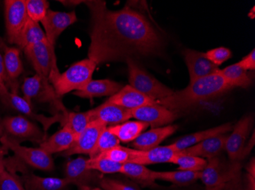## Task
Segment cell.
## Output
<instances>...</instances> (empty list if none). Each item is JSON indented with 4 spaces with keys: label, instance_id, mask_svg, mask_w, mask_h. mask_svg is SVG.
Wrapping results in <instances>:
<instances>
[{
    "label": "cell",
    "instance_id": "17",
    "mask_svg": "<svg viewBox=\"0 0 255 190\" xmlns=\"http://www.w3.org/2000/svg\"><path fill=\"white\" fill-rule=\"evenodd\" d=\"M183 57L188 68L190 82L219 72V67L206 57L205 53L187 49L183 51Z\"/></svg>",
    "mask_w": 255,
    "mask_h": 190
},
{
    "label": "cell",
    "instance_id": "41",
    "mask_svg": "<svg viewBox=\"0 0 255 190\" xmlns=\"http://www.w3.org/2000/svg\"><path fill=\"white\" fill-rule=\"evenodd\" d=\"M99 184H100V188L103 189V190H139L133 186L128 185L117 180L110 179V178L102 177Z\"/></svg>",
    "mask_w": 255,
    "mask_h": 190
},
{
    "label": "cell",
    "instance_id": "38",
    "mask_svg": "<svg viewBox=\"0 0 255 190\" xmlns=\"http://www.w3.org/2000/svg\"><path fill=\"white\" fill-rule=\"evenodd\" d=\"M28 18L36 22H41L49 10V2L46 0H25Z\"/></svg>",
    "mask_w": 255,
    "mask_h": 190
},
{
    "label": "cell",
    "instance_id": "44",
    "mask_svg": "<svg viewBox=\"0 0 255 190\" xmlns=\"http://www.w3.org/2000/svg\"><path fill=\"white\" fill-rule=\"evenodd\" d=\"M238 190H255V178L247 174L246 183L244 187H239Z\"/></svg>",
    "mask_w": 255,
    "mask_h": 190
},
{
    "label": "cell",
    "instance_id": "21",
    "mask_svg": "<svg viewBox=\"0 0 255 190\" xmlns=\"http://www.w3.org/2000/svg\"><path fill=\"white\" fill-rule=\"evenodd\" d=\"M227 137V134L216 135V136L207 138L190 148L182 150L179 152L182 154H190V155L200 157L202 158H208V159L215 158V157L219 156V154L224 151L225 144H226Z\"/></svg>",
    "mask_w": 255,
    "mask_h": 190
},
{
    "label": "cell",
    "instance_id": "9",
    "mask_svg": "<svg viewBox=\"0 0 255 190\" xmlns=\"http://www.w3.org/2000/svg\"><path fill=\"white\" fill-rule=\"evenodd\" d=\"M4 133L17 140H28V141L41 144L46 139L45 132L22 116L5 117L2 121Z\"/></svg>",
    "mask_w": 255,
    "mask_h": 190
},
{
    "label": "cell",
    "instance_id": "28",
    "mask_svg": "<svg viewBox=\"0 0 255 190\" xmlns=\"http://www.w3.org/2000/svg\"><path fill=\"white\" fill-rule=\"evenodd\" d=\"M201 171H153L152 177L154 181H162L171 183L174 185L185 187L193 184L200 179Z\"/></svg>",
    "mask_w": 255,
    "mask_h": 190
},
{
    "label": "cell",
    "instance_id": "35",
    "mask_svg": "<svg viewBox=\"0 0 255 190\" xmlns=\"http://www.w3.org/2000/svg\"><path fill=\"white\" fill-rule=\"evenodd\" d=\"M137 150L118 145L99 155L97 158H106L113 162L124 164L131 163L137 154Z\"/></svg>",
    "mask_w": 255,
    "mask_h": 190
},
{
    "label": "cell",
    "instance_id": "11",
    "mask_svg": "<svg viewBox=\"0 0 255 190\" xmlns=\"http://www.w3.org/2000/svg\"><path fill=\"white\" fill-rule=\"evenodd\" d=\"M87 159L79 157L69 161L65 167V178L75 185L79 190H90L96 182H100L101 176L99 172L87 168Z\"/></svg>",
    "mask_w": 255,
    "mask_h": 190
},
{
    "label": "cell",
    "instance_id": "37",
    "mask_svg": "<svg viewBox=\"0 0 255 190\" xmlns=\"http://www.w3.org/2000/svg\"><path fill=\"white\" fill-rule=\"evenodd\" d=\"M87 165L90 169L103 174H121L123 168V164L101 158L87 159Z\"/></svg>",
    "mask_w": 255,
    "mask_h": 190
},
{
    "label": "cell",
    "instance_id": "4",
    "mask_svg": "<svg viewBox=\"0 0 255 190\" xmlns=\"http://www.w3.org/2000/svg\"><path fill=\"white\" fill-rule=\"evenodd\" d=\"M37 75L51 83L59 76L54 47L47 41L33 44L23 50Z\"/></svg>",
    "mask_w": 255,
    "mask_h": 190
},
{
    "label": "cell",
    "instance_id": "2",
    "mask_svg": "<svg viewBox=\"0 0 255 190\" xmlns=\"http://www.w3.org/2000/svg\"><path fill=\"white\" fill-rule=\"evenodd\" d=\"M232 87L219 72L199 78L190 82L188 86L181 91L157 101L160 105L170 111L189 109L197 104L214 99L227 92Z\"/></svg>",
    "mask_w": 255,
    "mask_h": 190
},
{
    "label": "cell",
    "instance_id": "3",
    "mask_svg": "<svg viewBox=\"0 0 255 190\" xmlns=\"http://www.w3.org/2000/svg\"><path fill=\"white\" fill-rule=\"evenodd\" d=\"M97 63L90 59H84L73 64L64 73L51 81L58 98L71 91L82 89L92 80Z\"/></svg>",
    "mask_w": 255,
    "mask_h": 190
},
{
    "label": "cell",
    "instance_id": "29",
    "mask_svg": "<svg viewBox=\"0 0 255 190\" xmlns=\"http://www.w3.org/2000/svg\"><path fill=\"white\" fill-rule=\"evenodd\" d=\"M44 41H47L45 33L40 26L39 23L28 18L21 30L15 45L24 50L29 46Z\"/></svg>",
    "mask_w": 255,
    "mask_h": 190
},
{
    "label": "cell",
    "instance_id": "15",
    "mask_svg": "<svg viewBox=\"0 0 255 190\" xmlns=\"http://www.w3.org/2000/svg\"><path fill=\"white\" fill-rule=\"evenodd\" d=\"M106 127H107L99 121H92L84 132L77 137L72 146L61 153L60 155L64 157L71 156L74 154L90 155L97 145L100 134Z\"/></svg>",
    "mask_w": 255,
    "mask_h": 190
},
{
    "label": "cell",
    "instance_id": "40",
    "mask_svg": "<svg viewBox=\"0 0 255 190\" xmlns=\"http://www.w3.org/2000/svg\"><path fill=\"white\" fill-rule=\"evenodd\" d=\"M205 54H206V57L218 67L232 57V52L230 50L223 47L210 50Z\"/></svg>",
    "mask_w": 255,
    "mask_h": 190
},
{
    "label": "cell",
    "instance_id": "13",
    "mask_svg": "<svg viewBox=\"0 0 255 190\" xmlns=\"http://www.w3.org/2000/svg\"><path fill=\"white\" fill-rule=\"evenodd\" d=\"M75 11L71 12L53 11L49 9L44 19L41 21L49 44L54 47L56 41L68 27L77 22Z\"/></svg>",
    "mask_w": 255,
    "mask_h": 190
},
{
    "label": "cell",
    "instance_id": "32",
    "mask_svg": "<svg viewBox=\"0 0 255 190\" xmlns=\"http://www.w3.org/2000/svg\"><path fill=\"white\" fill-rule=\"evenodd\" d=\"M91 123L90 112H67L62 114L60 124L63 127H68L77 137L84 132Z\"/></svg>",
    "mask_w": 255,
    "mask_h": 190
},
{
    "label": "cell",
    "instance_id": "25",
    "mask_svg": "<svg viewBox=\"0 0 255 190\" xmlns=\"http://www.w3.org/2000/svg\"><path fill=\"white\" fill-rule=\"evenodd\" d=\"M25 190H67L71 185L65 177H43L26 174L23 179Z\"/></svg>",
    "mask_w": 255,
    "mask_h": 190
},
{
    "label": "cell",
    "instance_id": "20",
    "mask_svg": "<svg viewBox=\"0 0 255 190\" xmlns=\"http://www.w3.org/2000/svg\"><path fill=\"white\" fill-rule=\"evenodd\" d=\"M108 101L130 111L143 106L157 104V101L146 96L145 94L134 89L131 85L123 87L119 92L110 97Z\"/></svg>",
    "mask_w": 255,
    "mask_h": 190
},
{
    "label": "cell",
    "instance_id": "36",
    "mask_svg": "<svg viewBox=\"0 0 255 190\" xmlns=\"http://www.w3.org/2000/svg\"><path fill=\"white\" fill-rule=\"evenodd\" d=\"M120 145V139L116 135H113L112 132H110L108 127H106L100 134L95 148L90 153L89 156H90V158H97L103 153Z\"/></svg>",
    "mask_w": 255,
    "mask_h": 190
},
{
    "label": "cell",
    "instance_id": "47",
    "mask_svg": "<svg viewBox=\"0 0 255 190\" xmlns=\"http://www.w3.org/2000/svg\"><path fill=\"white\" fill-rule=\"evenodd\" d=\"M246 171H247L248 174L252 176V177L255 178V158H252V161L249 162L246 167Z\"/></svg>",
    "mask_w": 255,
    "mask_h": 190
},
{
    "label": "cell",
    "instance_id": "22",
    "mask_svg": "<svg viewBox=\"0 0 255 190\" xmlns=\"http://www.w3.org/2000/svg\"><path fill=\"white\" fill-rule=\"evenodd\" d=\"M123 85L117 81L109 79L93 80L82 89L74 91V95L82 98H97V97L110 96L120 91Z\"/></svg>",
    "mask_w": 255,
    "mask_h": 190
},
{
    "label": "cell",
    "instance_id": "43",
    "mask_svg": "<svg viewBox=\"0 0 255 190\" xmlns=\"http://www.w3.org/2000/svg\"><path fill=\"white\" fill-rule=\"evenodd\" d=\"M239 65L242 67L243 69L248 71V70L255 69V49L252 50L251 53H249L247 56L242 59L240 62L238 63Z\"/></svg>",
    "mask_w": 255,
    "mask_h": 190
},
{
    "label": "cell",
    "instance_id": "27",
    "mask_svg": "<svg viewBox=\"0 0 255 190\" xmlns=\"http://www.w3.org/2000/svg\"><path fill=\"white\" fill-rule=\"evenodd\" d=\"M149 126L141 121H126L118 125L108 127L110 132L120 139V142H132L148 128Z\"/></svg>",
    "mask_w": 255,
    "mask_h": 190
},
{
    "label": "cell",
    "instance_id": "5",
    "mask_svg": "<svg viewBox=\"0 0 255 190\" xmlns=\"http://www.w3.org/2000/svg\"><path fill=\"white\" fill-rule=\"evenodd\" d=\"M128 69L129 85L146 96L157 101L167 98L174 91L146 72L134 60L126 61Z\"/></svg>",
    "mask_w": 255,
    "mask_h": 190
},
{
    "label": "cell",
    "instance_id": "50",
    "mask_svg": "<svg viewBox=\"0 0 255 190\" xmlns=\"http://www.w3.org/2000/svg\"><path fill=\"white\" fill-rule=\"evenodd\" d=\"M90 190H103V189L100 188V187H95V188H92Z\"/></svg>",
    "mask_w": 255,
    "mask_h": 190
},
{
    "label": "cell",
    "instance_id": "26",
    "mask_svg": "<svg viewBox=\"0 0 255 190\" xmlns=\"http://www.w3.org/2000/svg\"><path fill=\"white\" fill-rule=\"evenodd\" d=\"M177 151L172 149L169 145L158 146L147 151H138L131 163L150 165V164L172 163Z\"/></svg>",
    "mask_w": 255,
    "mask_h": 190
},
{
    "label": "cell",
    "instance_id": "31",
    "mask_svg": "<svg viewBox=\"0 0 255 190\" xmlns=\"http://www.w3.org/2000/svg\"><path fill=\"white\" fill-rule=\"evenodd\" d=\"M218 72L224 78L232 88L240 87L247 88L252 84V78L247 73V71L243 69L238 63L229 65L223 69H219Z\"/></svg>",
    "mask_w": 255,
    "mask_h": 190
},
{
    "label": "cell",
    "instance_id": "8",
    "mask_svg": "<svg viewBox=\"0 0 255 190\" xmlns=\"http://www.w3.org/2000/svg\"><path fill=\"white\" fill-rule=\"evenodd\" d=\"M21 90L24 98L29 104H31L32 101L49 103L57 111V114L67 112L61 98L57 96L51 83L44 81L37 74L34 76L25 78L21 85Z\"/></svg>",
    "mask_w": 255,
    "mask_h": 190
},
{
    "label": "cell",
    "instance_id": "45",
    "mask_svg": "<svg viewBox=\"0 0 255 190\" xmlns=\"http://www.w3.org/2000/svg\"><path fill=\"white\" fill-rule=\"evenodd\" d=\"M254 145H255V132H253V134H252V140L249 141L246 143V146H245L244 150H243V152L242 154V158H241V161L242 159H244L246 156L249 155V153L252 151V148H253Z\"/></svg>",
    "mask_w": 255,
    "mask_h": 190
},
{
    "label": "cell",
    "instance_id": "19",
    "mask_svg": "<svg viewBox=\"0 0 255 190\" xmlns=\"http://www.w3.org/2000/svg\"><path fill=\"white\" fill-rule=\"evenodd\" d=\"M177 125H168L165 127L152 128L141 133L134 141L131 146L138 151H147L157 148L162 141L173 135L177 131Z\"/></svg>",
    "mask_w": 255,
    "mask_h": 190
},
{
    "label": "cell",
    "instance_id": "23",
    "mask_svg": "<svg viewBox=\"0 0 255 190\" xmlns=\"http://www.w3.org/2000/svg\"><path fill=\"white\" fill-rule=\"evenodd\" d=\"M233 128V126L231 124H223L221 126H218V127H213V128L203 130L200 132L186 135V136L177 140L174 143L169 145V146L175 151H180L200 143L207 138L222 135V134H226L227 132H230Z\"/></svg>",
    "mask_w": 255,
    "mask_h": 190
},
{
    "label": "cell",
    "instance_id": "24",
    "mask_svg": "<svg viewBox=\"0 0 255 190\" xmlns=\"http://www.w3.org/2000/svg\"><path fill=\"white\" fill-rule=\"evenodd\" d=\"M77 136L68 127H63L58 132L46 138L40 144V148L52 155L57 153L64 152L72 146Z\"/></svg>",
    "mask_w": 255,
    "mask_h": 190
},
{
    "label": "cell",
    "instance_id": "48",
    "mask_svg": "<svg viewBox=\"0 0 255 190\" xmlns=\"http://www.w3.org/2000/svg\"><path fill=\"white\" fill-rule=\"evenodd\" d=\"M3 156V151H0V174L5 171V161H4Z\"/></svg>",
    "mask_w": 255,
    "mask_h": 190
},
{
    "label": "cell",
    "instance_id": "16",
    "mask_svg": "<svg viewBox=\"0 0 255 190\" xmlns=\"http://www.w3.org/2000/svg\"><path fill=\"white\" fill-rule=\"evenodd\" d=\"M92 121H99L106 127L118 125L131 118V111L107 101L98 108L89 111Z\"/></svg>",
    "mask_w": 255,
    "mask_h": 190
},
{
    "label": "cell",
    "instance_id": "30",
    "mask_svg": "<svg viewBox=\"0 0 255 190\" xmlns=\"http://www.w3.org/2000/svg\"><path fill=\"white\" fill-rule=\"evenodd\" d=\"M2 58L7 79L9 81L8 82H14L23 72L20 50L17 47H5Z\"/></svg>",
    "mask_w": 255,
    "mask_h": 190
},
{
    "label": "cell",
    "instance_id": "7",
    "mask_svg": "<svg viewBox=\"0 0 255 190\" xmlns=\"http://www.w3.org/2000/svg\"><path fill=\"white\" fill-rule=\"evenodd\" d=\"M0 141L2 148L11 150L17 158L28 164L31 168L44 171L54 169V159L49 153L40 148H28L20 145L19 141L4 133Z\"/></svg>",
    "mask_w": 255,
    "mask_h": 190
},
{
    "label": "cell",
    "instance_id": "10",
    "mask_svg": "<svg viewBox=\"0 0 255 190\" xmlns=\"http://www.w3.org/2000/svg\"><path fill=\"white\" fill-rule=\"evenodd\" d=\"M4 2L7 40L10 44H15L21 30L29 18L25 0H6Z\"/></svg>",
    "mask_w": 255,
    "mask_h": 190
},
{
    "label": "cell",
    "instance_id": "39",
    "mask_svg": "<svg viewBox=\"0 0 255 190\" xmlns=\"http://www.w3.org/2000/svg\"><path fill=\"white\" fill-rule=\"evenodd\" d=\"M0 190H25L22 183L5 170L0 174Z\"/></svg>",
    "mask_w": 255,
    "mask_h": 190
},
{
    "label": "cell",
    "instance_id": "34",
    "mask_svg": "<svg viewBox=\"0 0 255 190\" xmlns=\"http://www.w3.org/2000/svg\"><path fill=\"white\" fill-rule=\"evenodd\" d=\"M172 163L177 164L180 171H202L207 164V160L177 151Z\"/></svg>",
    "mask_w": 255,
    "mask_h": 190
},
{
    "label": "cell",
    "instance_id": "42",
    "mask_svg": "<svg viewBox=\"0 0 255 190\" xmlns=\"http://www.w3.org/2000/svg\"><path fill=\"white\" fill-rule=\"evenodd\" d=\"M7 81L8 79H7L5 67H4L3 58L0 54V99L2 103L5 102L10 93L7 88Z\"/></svg>",
    "mask_w": 255,
    "mask_h": 190
},
{
    "label": "cell",
    "instance_id": "6",
    "mask_svg": "<svg viewBox=\"0 0 255 190\" xmlns=\"http://www.w3.org/2000/svg\"><path fill=\"white\" fill-rule=\"evenodd\" d=\"M241 164L239 162L226 164L219 156L207 160V164L201 171L200 179L206 189L223 187L239 178Z\"/></svg>",
    "mask_w": 255,
    "mask_h": 190
},
{
    "label": "cell",
    "instance_id": "49",
    "mask_svg": "<svg viewBox=\"0 0 255 190\" xmlns=\"http://www.w3.org/2000/svg\"><path fill=\"white\" fill-rule=\"evenodd\" d=\"M4 135V128L2 127V121H0V138ZM0 151H3L4 148L0 146Z\"/></svg>",
    "mask_w": 255,
    "mask_h": 190
},
{
    "label": "cell",
    "instance_id": "1",
    "mask_svg": "<svg viewBox=\"0 0 255 190\" xmlns=\"http://www.w3.org/2000/svg\"><path fill=\"white\" fill-rule=\"evenodd\" d=\"M91 12L88 57L97 65L159 55L163 40L144 15L128 7L110 10L103 1H86Z\"/></svg>",
    "mask_w": 255,
    "mask_h": 190
},
{
    "label": "cell",
    "instance_id": "14",
    "mask_svg": "<svg viewBox=\"0 0 255 190\" xmlns=\"http://www.w3.org/2000/svg\"><path fill=\"white\" fill-rule=\"evenodd\" d=\"M131 118L145 123L152 128L165 127L172 124L177 118L175 113L157 103L131 110Z\"/></svg>",
    "mask_w": 255,
    "mask_h": 190
},
{
    "label": "cell",
    "instance_id": "46",
    "mask_svg": "<svg viewBox=\"0 0 255 190\" xmlns=\"http://www.w3.org/2000/svg\"><path fill=\"white\" fill-rule=\"evenodd\" d=\"M239 179H240V178H238V179L232 181V182L229 183V184L225 186V187H218V188L213 189H206V190H238L239 185H236L239 183Z\"/></svg>",
    "mask_w": 255,
    "mask_h": 190
},
{
    "label": "cell",
    "instance_id": "33",
    "mask_svg": "<svg viewBox=\"0 0 255 190\" xmlns=\"http://www.w3.org/2000/svg\"><path fill=\"white\" fill-rule=\"evenodd\" d=\"M153 171L146 168L145 166L134 163H126L123 164L121 174L129 177L133 181L146 186H154L155 181L152 177Z\"/></svg>",
    "mask_w": 255,
    "mask_h": 190
},
{
    "label": "cell",
    "instance_id": "12",
    "mask_svg": "<svg viewBox=\"0 0 255 190\" xmlns=\"http://www.w3.org/2000/svg\"><path fill=\"white\" fill-rule=\"evenodd\" d=\"M253 126L252 115L242 117L233 128V132L228 135L225 150L231 162H240L242 154Z\"/></svg>",
    "mask_w": 255,
    "mask_h": 190
},
{
    "label": "cell",
    "instance_id": "18",
    "mask_svg": "<svg viewBox=\"0 0 255 190\" xmlns=\"http://www.w3.org/2000/svg\"><path fill=\"white\" fill-rule=\"evenodd\" d=\"M3 104L18 112L27 116L29 118L39 122L43 126L44 132H47L48 128H51L54 124L61 123V117H62L61 113L55 114L52 117H46L43 114H35L33 111L31 104H29L25 98L20 97L17 92H10L8 98Z\"/></svg>",
    "mask_w": 255,
    "mask_h": 190
}]
</instances>
